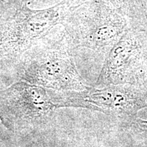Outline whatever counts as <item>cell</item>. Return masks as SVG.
Instances as JSON below:
<instances>
[{"label": "cell", "mask_w": 147, "mask_h": 147, "mask_svg": "<svg viewBox=\"0 0 147 147\" xmlns=\"http://www.w3.org/2000/svg\"><path fill=\"white\" fill-rule=\"evenodd\" d=\"M30 0H0V8L9 7H18L25 4H29Z\"/></svg>", "instance_id": "8"}, {"label": "cell", "mask_w": 147, "mask_h": 147, "mask_svg": "<svg viewBox=\"0 0 147 147\" xmlns=\"http://www.w3.org/2000/svg\"><path fill=\"white\" fill-rule=\"evenodd\" d=\"M128 27L104 57L96 87H142L147 69V0H138L127 15Z\"/></svg>", "instance_id": "1"}, {"label": "cell", "mask_w": 147, "mask_h": 147, "mask_svg": "<svg viewBox=\"0 0 147 147\" xmlns=\"http://www.w3.org/2000/svg\"><path fill=\"white\" fill-rule=\"evenodd\" d=\"M87 1H96L108 3V4L113 5L115 8L121 10L127 16L135 3L136 0H76V3H78Z\"/></svg>", "instance_id": "6"}, {"label": "cell", "mask_w": 147, "mask_h": 147, "mask_svg": "<svg viewBox=\"0 0 147 147\" xmlns=\"http://www.w3.org/2000/svg\"><path fill=\"white\" fill-rule=\"evenodd\" d=\"M25 75L29 81L61 91H80L90 86L80 74L63 28L42 38L25 53Z\"/></svg>", "instance_id": "3"}, {"label": "cell", "mask_w": 147, "mask_h": 147, "mask_svg": "<svg viewBox=\"0 0 147 147\" xmlns=\"http://www.w3.org/2000/svg\"><path fill=\"white\" fill-rule=\"evenodd\" d=\"M59 107L84 108L126 119L135 117L147 106V94L141 87L116 84L63 92Z\"/></svg>", "instance_id": "5"}, {"label": "cell", "mask_w": 147, "mask_h": 147, "mask_svg": "<svg viewBox=\"0 0 147 147\" xmlns=\"http://www.w3.org/2000/svg\"><path fill=\"white\" fill-rule=\"evenodd\" d=\"M69 8L65 0L49 8L34 10L25 4L0 8V57L23 55L58 25H62Z\"/></svg>", "instance_id": "4"}, {"label": "cell", "mask_w": 147, "mask_h": 147, "mask_svg": "<svg viewBox=\"0 0 147 147\" xmlns=\"http://www.w3.org/2000/svg\"><path fill=\"white\" fill-rule=\"evenodd\" d=\"M128 23V16L113 5L87 1L69 7L62 26L71 49L104 58Z\"/></svg>", "instance_id": "2"}, {"label": "cell", "mask_w": 147, "mask_h": 147, "mask_svg": "<svg viewBox=\"0 0 147 147\" xmlns=\"http://www.w3.org/2000/svg\"><path fill=\"white\" fill-rule=\"evenodd\" d=\"M125 121L129 123L127 126L130 127V128H134L140 131L147 132V121L142 120L136 117H133Z\"/></svg>", "instance_id": "7"}]
</instances>
